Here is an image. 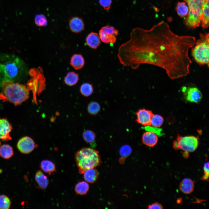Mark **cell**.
Here are the masks:
<instances>
[{"instance_id":"1","label":"cell","mask_w":209,"mask_h":209,"mask_svg":"<svg viewBox=\"0 0 209 209\" xmlns=\"http://www.w3.org/2000/svg\"><path fill=\"white\" fill-rule=\"evenodd\" d=\"M195 42L194 37L175 34L162 21L148 30L134 29L130 39L118 48L117 56L124 66L136 69L143 64L155 65L165 70L170 79H177L190 73L188 52Z\"/></svg>"},{"instance_id":"2","label":"cell","mask_w":209,"mask_h":209,"mask_svg":"<svg viewBox=\"0 0 209 209\" xmlns=\"http://www.w3.org/2000/svg\"><path fill=\"white\" fill-rule=\"evenodd\" d=\"M26 64L13 54L0 55V86L5 81L18 82L26 78L28 70Z\"/></svg>"},{"instance_id":"3","label":"cell","mask_w":209,"mask_h":209,"mask_svg":"<svg viewBox=\"0 0 209 209\" xmlns=\"http://www.w3.org/2000/svg\"><path fill=\"white\" fill-rule=\"evenodd\" d=\"M75 159L80 174H83L88 169L96 167L102 163L99 152L89 147H84L77 151L75 154Z\"/></svg>"},{"instance_id":"4","label":"cell","mask_w":209,"mask_h":209,"mask_svg":"<svg viewBox=\"0 0 209 209\" xmlns=\"http://www.w3.org/2000/svg\"><path fill=\"white\" fill-rule=\"evenodd\" d=\"M1 86L6 99L15 105H20L29 97L28 89L18 82L5 81Z\"/></svg>"},{"instance_id":"5","label":"cell","mask_w":209,"mask_h":209,"mask_svg":"<svg viewBox=\"0 0 209 209\" xmlns=\"http://www.w3.org/2000/svg\"><path fill=\"white\" fill-rule=\"evenodd\" d=\"M199 36V38L192 47L191 55L194 60L199 65H206L209 67V33H201Z\"/></svg>"},{"instance_id":"6","label":"cell","mask_w":209,"mask_h":209,"mask_svg":"<svg viewBox=\"0 0 209 209\" xmlns=\"http://www.w3.org/2000/svg\"><path fill=\"white\" fill-rule=\"evenodd\" d=\"M187 3L189 9L188 15L184 23L189 28L194 29L200 25L203 7L205 0H184Z\"/></svg>"},{"instance_id":"7","label":"cell","mask_w":209,"mask_h":209,"mask_svg":"<svg viewBox=\"0 0 209 209\" xmlns=\"http://www.w3.org/2000/svg\"><path fill=\"white\" fill-rule=\"evenodd\" d=\"M199 144L198 137L193 136H179L173 142V147L176 150H182L192 152L197 149Z\"/></svg>"},{"instance_id":"8","label":"cell","mask_w":209,"mask_h":209,"mask_svg":"<svg viewBox=\"0 0 209 209\" xmlns=\"http://www.w3.org/2000/svg\"><path fill=\"white\" fill-rule=\"evenodd\" d=\"M181 91L185 100L190 102L198 103L202 98L201 91L194 84H188L183 86Z\"/></svg>"},{"instance_id":"9","label":"cell","mask_w":209,"mask_h":209,"mask_svg":"<svg viewBox=\"0 0 209 209\" xmlns=\"http://www.w3.org/2000/svg\"><path fill=\"white\" fill-rule=\"evenodd\" d=\"M118 30L110 26L102 27L99 31V36L102 42L106 44H113L116 41Z\"/></svg>"},{"instance_id":"10","label":"cell","mask_w":209,"mask_h":209,"mask_svg":"<svg viewBox=\"0 0 209 209\" xmlns=\"http://www.w3.org/2000/svg\"><path fill=\"white\" fill-rule=\"evenodd\" d=\"M37 145L33 140L28 136L23 137L18 141L17 147L19 151L24 154H28L32 152Z\"/></svg>"},{"instance_id":"11","label":"cell","mask_w":209,"mask_h":209,"mask_svg":"<svg viewBox=\"0 0 209 209\" xmlns=\"http://www.w3.org/2000/svg\"><path fill=\"white\" fill-rule=\"evenodd\" d=\"M137 118L136 122L142 125L147 127L150 126V120L153 114L152 112L145 108L138 110L135 113Z\"/></svg>"},{"instance_id":"12","label":"cell","mask_w":209,"mask_h":209,"mask_svg":"<svg viewBox=\"0 0 209 209\" xmlns=\"http://www.w3.org/2000/svg\"><path fill=\"white\" fill-rule=\"evenodd\" d=\"M12 129V126L7 119L0 118V139L6 141L11 140L10 133Z\"/></svg>"},{"instance_id":"13","label":"cell","mask_w":209,"mask_h":209,"mask_svg":"<svg viewBox=\"0 0 209 209\" xmlns=\"http://www.w3.org/2000/svg\"><path fill=\"white\" fill-rule=\"evenodd\" d=\"M158 141V135L152 131H147L142 135V141L143 143L148 147H154L157 144Z\"/></svg>"},{"instance_id":"14","label":"cell","mask_w":209,"mask_h":209,"mask_svg":"<svg viewBox=\"0 0 209 209\" xmlns=\"http://www.w3.org/2000/svg\"><path fill=\"white\" fill-rule=\"evenodd\" d=\"M69 25L71 30L75 33H79L83 31L85 26L83 19L77 17H73L70 19Z\"/></svg>"},{"instance_id":"15","label":"cell","mask_w":209,"mask_h":209,"mask_svg":"<svg viewBox=\"0 0 209 209\" xmlns=\"http://www.w3.org/2000/svg\"><path fill=\"white\" fill-rule=\"evenodd\" d=\"M194 187V183L191 179L188 178L183 179L180 182L179 189L183 193L189 194L192 193Z\"/></svg>"},{"instance_id":"16","label":"cell","mask_w":209,"mask_h":209,"mask_svg":"<svg viewBox=\"0 0 209 209\" xmlns=\"http://www.w3.org/2000/svg\"><path fill=\"white\" fill-rule=\"evenodd\" d=\"M86 43L90 48L97 49L101 44V40L99 35L95 32H91L86 37Z\"/></svg>"},{"instance_id":"17","label":"cell","mask_w":209,"mask_h":209,"mask_svg":"<svg viewBox=\"0 0 209 209\" xmlns=\"http://www.w3.org/2000/svg\"><path fill=\"white\" fill-rule=\"evenodd\" d=\"M209 0H205L203 5L201 19V26L203 29L209 26Z\"/></svg>"},{"instance_id":"18","label":"cell","mask_w":209,"mask_h":209,"mask_svg":"<svg viewBox=\"0 0 209 209\" xmlns=\"http://www.w3.org/2000/svg\"><path fill=\"white\" fill-rule=\"evenodd\" d=\"M35 180L39 188L42 189L46 188L49 184L47 176L41 170L38 171L36 173Z\"/></svg>"},{"instance_id":"19","label":"cell","mask_w":209,"mask_h":209,"mask_svg":"<svg viewBox=\"0 0 209 209\" xmlns=\"http://www.w3.org/2000/svg\"><path fill=\"white\" fill-rule=\"evenodd\" d=\"M83 174L84 180L87 182L90 183H94L98 177V172L95 168L87 170Z\"/></svg>"},{"instance_id":"20","label":"cell","mask_w":209,"mask_h":209,"mask_svg":"<svg viewBox=\"0 0 209 209\" xmlns=\"http://www.w3.org/2000/svg\"><path fill=\"white\" fill-rule=\"evenodd\" d=\"M40 167L44 172L50 174L56 171V167L54 164L51 161L46 160L42 161Z\"/></svg>"},{"instance_id":"21","label":"cell","mask_w":209,"mask_h":209,"mask_svg":"<svg viewBox=\"0 0 209 209\" xmlns=\"http://www.w3.org/2000/svg\"><path fill=\"white\" fill-rule=\"evenodd\" d=\"M84 63V58L80 54H75L73 55L71 60L70 64L76 69H81L83 66Z\"/></svg>"},{"instance_id":"22","label":"cell","mask_w":209,"mask_h":209,"mask_svg":"<svg viewBox=\"0 0 209 209\" xmlns=\"http://www.w3.org/2000/svg\"><path fill=\"white\" fill-rule=\"evenodd\" d=\"M14 154L12 147L8 144H3L0 147V156L5 159L11 157Z\"/></svg>"},{"instance_id":"23","label":"cell","mask_w":209,"mask_h":209,"mask_svg":"<svg viewBox=\"0 0 209 209\" xmlns=\"http://www.w3.org/2000/svg\"><path fill=\"white\" fill-rule=\"evenodd\" d=\"M176 9L178 15L181 18L187 16L188 13V7L186 3L184 2L177 3Z\"/></svg>"},{"instance_id":"24","label":"cell","mask_w":209,"mask_h":209,"mask_svg":"<svg viewBox=\"0 0 209 209\" xmlns=\"http://www.w3.org/2000/svg\"><path fill=\"white\" fill-rule=\"evenodd\" d=\"M89 185L86 182L82 181L78 183L75 185V191L80 195L86 194L89 189Z\"/></svg>"},{"instance_id":"25","label":"cell","mask_w":209,"mask_h":209,"mask_svg":"<svg viewBox=\"0 0 209 209\" xmlns=\"http://www.w3.org/2000/svg\"><path fill=\"white\" fill-rule=\"evenodd\" d=\"M79 80L78 75L73 72H69L64 79V82L67 85L72 86L75 84Z\"/></svg>"},{"instance_id":"26","label":"cell","mask_w":209,"mask_h":209,"mask_svg":"<svg viewBox=\"0 0 209 209\" xmlns=\"http://www.w3.org/2000/svg\"><path fill=\"white\" fill-rule=\"evenodd\" d=\"M163 118L161 116L153 114L150 120V126L152 127L159 128L163 125L164 122Z\"/></svg>"},{"instance_id":"27","label":"cell","mask_w":209,"mask_h":209,"mask_svg":"<svg viewBox=\"0 0 209 209\" xmlns=\"http://www.w3.org/2000/svg\"><path fill=\"white\" fill-rule=\"evenodd\" d=\"M93 91L92 85L88 83L83 84L80 87V91L81 94L86 97L89 96L92 93Z\"/></svg>"},{"instance_id":"28","label":"cell","mask_w":209,"mask_h":209,"mask_svg":"<svg viewBox=\"0 0 209 209\" xmlns=\"http://www.w3.org/2000/svg\"><path fill=\"white\" fill-rule=\"evenodd\" d=\"M82 137L86 142L91 143L95 140L96 135L95 133L91 130H87L83 132Z\"/></svg>"},{"instance_id":"29","label":"cell","mask_w":209,"mask_h":209,"mask_svg":"<svg viewBox=\"0 0 209 209\" xmlns=\"http://www.w3.org/2000/svg\"><path fill=\"white\" fill-rule=\"evenodd\" d=\"M100 110V104L96 102H91L88 105L87 110L89 113L91 115H96L98 113Z\"/></svg>"},{"instance_id":"30","label":"cell","mask_w":209,"mask_h":209,"mask_svg":"<svg viewBox=\"0 0 209 209\" xmlns=\"http://www.w3.org/2000/svg\"><path fill=\"white\" fill-rule=\"evenodd\" d=\"M11 205V201L7 196L4 194L0 195V209H8Z\"/></svg>"},{"instance_id":"31","label":"cell","mask_w":209,"mask_h":209,"mask_svg":"<svg viewBox=\"0 0 209 209\" xmlns=\"http://www.w3.org/2000/svg\"><path fill=\"white\" fill-rule=\"evenodd\" d=\"M132 149L130 146L125 145L121 146L119 150V154L122 160L127 158L131 154Z\"/></svg>"},{"instance_id":"32","label":"cell","mask_w":209,"mask_h":209,"mask_svg":"<svg viewBox=\"0 0 209 209\" xmlns=\"http://www.w3.org/2000/svg\"><path fill=\"white\" fill-rule=\"evenodd\" d=\"M35 22L38 26H44L47 25V21L45 16L42 14H37L35 17Z\"/></svg>"},{"instance_id":"33","label":"cell","mask_w":209,"mask_h":209,"mask_svg":"<svg viewBox=\"0 0 209 209\" xmlns=\"http://www.w3.org/2000/svg\"><path fill=\"white\" fill-rule=\"evenodd\" d=\"M209 162L206 163L203 166V170L204 175L202 176L201 179L203 180H208L209 174Z\"/></svg>"},{"instance_id":"34","label":"cell","mask_w":209,"mask_h":209,"mask_svg":"<svg viewBox=\"0 0 209 209\" xmlns=\"http://www.w3.org/2000/svg\"><path fill=\"white\" fill-rule=\"evenodd\" d=\"M99 2L105 10H107L111 7L112 0H99Z\"/></svg>"},{"instance_id":"35","label":"cell","mask_w":209,"mask_h":209,"mask_svg":"<svg viewBox=\"0 0 209 209\" xmlns=\"http://www.w3.org/2000/svg\"><path fill=\"white\" fill-rule=\"evenodd\" d=\"M148 208L149 209H162V205L158 202H155L148 206Z\"/></svg>"}]
</instances>
